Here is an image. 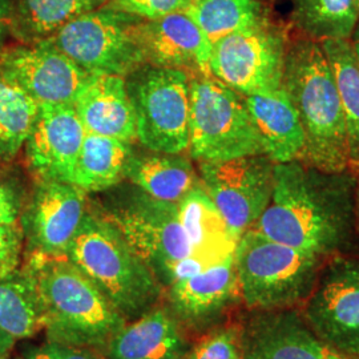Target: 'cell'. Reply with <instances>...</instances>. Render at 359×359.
<instances>
[{
	"instance_id": "obj_1",
	"label": "cell",
	"mask_w": 359,
	"mask_h": 359,
	"mask_svg": "<svg viewBox=\"0 0 359 359\" xmlns=\"http://www.w3.org/2000/svg\"><path fill=\"white\" fill-rule=\"evenodd\" d=\"M355 172H326L299 160L276 164L269 205L253 229L270 240L330 258L359 256Z\"/></svg>"
},
{
	"instance_id": "obj_2",
	"label": "cell",
	"mask_w": 359,
	"mask_h": 359,
	"mask_svg": "<svg viewBox=\"0 0 359 359\" xmlns=\"http://www.w3.org/2000/svg\"><path fill=\"white\" fill-rule=\"evenodd\" d=\"M283 88L304 129L299 161L326 172L350 169L341 95L321 41L298 32L289 38Z\"/></svg>"
},
{
	"instance_id": "obj_3",
	"label": "cell",
	"mask_w": 359,
	"mask_h": 359,
	"mask_svg": "<svg viewBox=\"0 0 359 359\" xmlns=\"http://www.w3.org/2000/svg\"><path fill=\"white\" fill-rule=\"evenodd\" d=\"M22 266L35 285L47 341L104 351L127 323L68 257L26 255Z\"/></svg>"
},
{
	"instance_id": "obj_4",
	"label": "cell",
	"mask_w": 359,
	"mask_h": 359,
	"mask_svg": "<svg viewBox=\"0 0 359 359\" xmlns=\"http://www.w3.org/2000/svg\"><path fill=\"white\" fill-rule=\"evenodd\" d=\"M118 313L133 321L160 305L164 289L105 213L88 210L68 252Z\"/></svg>"
},
{
	"instance_id": "obj_5",
	"label": "cell",
	"mask_w": 359,
	"mask_h": 359,
	"mask_svg": "<svg viewBox=\"0 0 359 359\" xmlns=\"http://www.w3.org/2000/svg\"><path fill=\"white\" fill-rule=\"evenodd\" d=\"M233 257L240 295L249 311L299 308L327 261L270 240L253 228L238 238Z\"/></svg>"
},
{
	"instance_id": "obj_6",
	"label": "cell",
	"mask_w": 359,
	"mask_h": 359,
	"mask_svg": "<svg viewBox=\"0 0 359 359\" xmlns=\"http://www.w3.org/2000/svg\"><path fill=\"white\" fill-rule=\"evenodd\" d=\"M189 154L197 163L265 154L244 96L209 74L189 76Z\"/></svg>"
},
{
	"instance_id": "obj_7",
	"label": "cell",
	"mask_w": 359,
	"mask_h": 359,
	"mask_svg": "<svg viewBox=\"0 0 359 359\" xmlns=\"http://www.w3.org/2000/svg\"><path fill=\"white\" fill-rule=\"evenodd\" d=\"M136 116L137 140L160 154L189 149L191 84L179 69L142 65L126 77Z\"/></svg>"
},
{
	"instance_id": "obj_8",
	"label": "cell",
	"mask_w": 359,
	"mask_h": 359,
	"mask_svg": "<svg viewBox=\"0 0 359 359\" xmlns=\"http://www.w3.org/2000/svg\"><path fill=\"white\" fill-rule=\"evenodd\" d=\"M139 20L104 6L74 19L48 41L90 75L127 77L145 65L135 35Z\"/></svg>"
},
{
	"instance_id": "obj_9",
	"label": "cell",
	"mask_w": 359,
	"mask_h": 359,
	"mask_svg": "<svg viewBox=\"0 0 359 359\" xmlns=\"http://www.w3.org/2000/svg\"><path fill=\"white\" fill-rule=\"evenodd\" d=\"M289 38L270 18L229 34L212 46L209 74L244 97L278 90Z\"/></svg>"
},
{
	"instance_id": "obj_10",
	"label": "cell",
	"mask_w": 359,
	"mask_h": 359,
	"mask_svg": "<svg viewBox=\"0 0 359 359\" xmlns=\"http://www.w3.org/2000/svg\"><path fill=\"white\" fill-rule=\"evenodd\" d=\"M105 215L115 222L164 290L173 281L180 264L196 256L181 224L177 204L154 200L142 192Z\"/></svg>"
},
{
	"instance_id": "obj_11",
	"label": "cell",
	"mask_w": 359,
	"mask_h": 359,
	"mask_svg": "<svg viewBox=\"0 0 359 359\" xmlns=\"http://www.w3.org/2000/svg\"><path fill=\"white\" fill-rule=\"evenodd\" d=\"M298 310L323 342L359 358V256L327 258Z\"/></svg>"
},
{
	"instance_id": "obj_12",
	"label": "cell",
	"mask_w": 359,
	"mask_h": 359,
	"mask_svg": "<svg viewBox=\"0 0 359 359\" xmlns=\"http://www.w3.org/2000/svg\"><path fill=\"white\" fill-rule=\"evenodd\" d=\"M276 163L266 154L198 163L201 185L238 241L269 205Z\"/></svg>"
},
{
	"instance_id": "obj_13",
	"label": "cell",
	"mask_w": 359,
	"mask_h": 359,
	"mask_svg": "<svg viewBox=\"0 0 359 359\" xmlns=\"http://www.w3.org/2000/svg\"><path fill=\"white\" fill-rule=\"evenodd\" d=\"M88 206L87 192L72 184L36 181L20 221L25 256H68Z\"/></svg>"
},
{
	"instance_id": "obj_14",
	"label": "cell",
	"mask_w": 359,
	"mask_h": 359,
	"mask_svg": "<svg viewBox=\"0 0 359 359\" xmlns=\"http://www.w3.org/2000/svg\"><path fill=\"white\" fill-rule=\"evenodd\" d=\"M0 71L38 105H74L90 76L48 40L6 47Z\"/></svg>"
},
{
	"instance_id": "obj_15",
	"label": "cell",
	"mask_w": 359,
	"mask_h": 359,
	"mask_svg": "<svg viewBox=\"0 0 359 359\" xmlns=\"http://www.w3.org/2000/svg\"><path fill=\"white\" fill-rule=\"evenodd\" d=\"M86 133L74 105H39L23 147L36 181L71 184Z\"/></svg>"
},
{
	"instance_id": "obj_16",
	"label": "cell",
	"mask_w": 359,
	"mask_h": 359,
	"mask_svg": "<svg viewBox=\"0 0 359 359\" xmlns=\"http://www.w3.org/2000/svg\"><path fill=\"white\" fill-rule=\"evenodd\" d=\"M241 326L245 359H359L323 342L298 309L250 311Z\"/></svg>"
},
{
	"instance_id": "obj_17",
	"label": "cell",
	"mask_w": 359,
	"mask_h": 359,
	"mask_svg": "<svg viewBox=\"0 0 359 359\" xmlns=\"http://www.w3.org/2000/svg\"><path fill=\"white\" fill-rule=\"evenodd\" d=\"M135 35L145 65L179 69L189 76L209 74L212 43L188 11L140 19Z\"/></svg>"
},
{
	"instance_id": "obj_18",
	"label": "cell",
	"mask_w": 359,
	"mask_h": 359,
	"mask_svg": "<svg viewBox=\"0 0 359 359\" xmlns=\"http://www.w3.org/2000/svg\"><path fill=\"white\" fill-rule=\"evenodd\" d=\"M168 308L185 327L215 325L240 295L233 253L164 290Z\"/></svg>"
},
{
	"instance_id": "obj_19",
	"label": "cell",
	"mask_w": 359,
	"mask_h": 359,
	"mask_svg": "<svg viewBox=\"0 0 359 359\" xmlns=\"http://www.w3.org/2000/svg\"><path fill=\"white\" fill-rule=\"evenodd\" d=\"M74 107L87 133L127 142L137 140L136 116L126 77L90 75Z\"/></svg>"
},
{
	"instance_id": "obj_20",
	"label": "cell",
	"mask_w": 359,
	"mask_h": 359,
	"mask_svg": "<svg viewBox=\"0 0 359 359\" xmlns=\"http://www.w3.org/2000/svg\"><path fill=\"white\" fill-rule=\"evenodd\" d=\"M189 347L184 326L168 306L157 305L127 322L104 353L109 359H184Z\"/></svg>"
},
{
	"instance_id": "obj_21",
	"label": "cell",
	"mask_w": 359,
	"mask_h": 359,
	"mask_svg": "<svg viewBox=\"0 0 359 359\" xmlns=\"http://www.w3.org/2000/svg\"><path fill=\"white\" fill-rule=\"evenodd\" d=\"M244 99L265 154L276 164L299 160L305 147L304 129L283 87Z\"/></svg>"
},
{
	"instance_id": "obj_22",
	"label": "cell",
	"mask_w": 359,
	"mask_h": 359,
	"mask_svg": "<svg viewBox=\"0 0 359 359\" xmlns=\"http://www.w3.org/2000/svg\"><path fill=\"white\" fill-rule=\"evenodd\" d=\"M126 179L154 200L179 204L180 201L201 185L192 161L182 154H133L129 158Z\"/></svg>"
},
{
	"instance_id": "obj_23",
	"label": "cell",
	"mask_w": 359,
	"mask_h": 359,
	"mask_svg": "<svg viewBox=\"0 0 359 359\" xmlns=\"http://www.w3.org/2000/svg\"><path fill=\"white\" fill-rule=\"evenodd\" d=\"M177 205L181 224L196 256L212 265L234 252L237 240L203 185L192 189Z\"/></svg>"
},
{
	"instance_id": "obj_24",
	"label": "cell",
	"mask_w": 359,
	"mask_h": 359,
	"mask_svg": "<svg viewBox=\"0 0 359 359\" xmlns=\"http://www.w3.org/2000/svg\"><path fill=\"white\" fill-rule=\"evenodd\" d=\"M108 6V0H13L11 35L32 44L52 38L79 16Z\"/></svg>"
},
{
	"instance_id": "obj_25",
	"label": "cell",
	"mask_w": 359,
	"mask_h": 359,
	"mask_svg": "<svg viewBox=\"0 0 359 359\" xmlns=\"http://www.w3.org/2000/svg\"><path fill=\"white\" fill-rule=\"evenodd\" d=\"M132 142L86 133L74 170L72 185L84 192H100L126 179Z\"/></svg>"
},
{
	"instance_id": "obj_26",
	"label": "cell",
	"mask_w": 359,
	"mask_h": 359,
	"mask_svg": "<svg viewBox=\"0 0 359 359\" xmlns=\"http://www.w3.org/2000/svg\"><path fill=\"white\" fill-rule=\"evenodd\" d=\"M333 68L345 117L348 168L359 169V65L350 39L322 40Z\"/></svg>"
},
{
	"instance_id": "obj_27",
	"label": "cell",
	"mask_w": 359,
	"mask_h": 359,
	"mask_svg": "<svg viewBox=\"0 0 359 359\" xmlns=\"http://www.w3.org/2000/svg\"><path fill=\"white\" fill-rule=\"evenodd\" d=\"M43 327L38 293L25 268L0 278V332L19 341L36 335Z\"/></svg>"
},
{
	"instance_id": "obj_28",
	"label": "cell",
	"mask_w": 359,
	"mask_h": 359,
	"mask_svg": "<svg viewBox=\"0 0 359 359\" xmlns=\"http://www.w3.org/2000/svg\"><path fill=\"white\" fill-rule=\"evenodd\" d=\"M355 0H293L290 22L314 40L350 39L358 23Z\"/></svg>"
},
{
	"instance_id": "obj_29",
	"label": "cell",
	"mask_w": 359,
	"mask_h": 359,
	"mask_svg": "<svg viewBox=\"0 0 359 359\" xmlns=\"http://www.w3.org/2000/svg\"><path fill=\"white\" fill-rule=\"evenodd\" d=\"M39 105L0 71V164H10L23 149Z\"/></svg>"
},
{
	"instance_id": "obj_30",
	"label": "cell",
	"mask_w": 359,
	"mask_h": 359,
	"mask_svg": "<svg viewBox=\"0 0 359 359\" xmlns=\"http://www.w3.org/2000/svg\"><path fill=\"white\" fill-rule=\"evenodd\" d=\"M187 11L212 46L229 34L269 18L261 0H192Z\"/></svg>"
},
{
	"instance_id": "obj_31",
	"label": "cell",
	"mask_w": 359,
	"mask_h": 359,
	"mask_svg": "<svg viewBox=\"0 0 359 359\" xmlns=\"http://www.w3.org/2000/svg\"><path fill=\"white\" fill-rule=\"evenodd\" d=\"M184 359H245L241 325L218 326L189 347Z\"/></svg>"
},
{
	"instance_id": "obj_32",
	"label": "cell",
	"mask_w": 359,
	"mask_h": 359,
	"mask_svg": "<svg viewBox=\"0 0 359 359\" xmlns=\"http://www.w3.org/2000/svg\"><path fill=\"white\" fill-rule=\"evenodd\" d=\"M7 164H0V224L20 225L26 206V191Z\"/></svg>"
},
{
	"instance_id": "obj_33",
	"label": "cell",
	"mask_w": 359,
	"mask_h": 359,
	"mask_svg": "<svg viewBox=\"0 0 359 359\" xmlns=\"http://www.w3.org/2000/svg\"><path fill=\"white\" fill-rule=\"evenodd\" d=\"M192 0H108V6L144 20L187 11Z\"/></svg>"
},
{
	"instance_id": "obj_34",
	"label": "cell",
	"mask_w": 359,
	"mask_h": 359,
	"mask_svg": "<svg viewBox=\"0 0 359 359\" xmlns=\"http://www.w3.org/2000/svg\"><path fill=\"white\" fill-rule=\"evenodd\" d=\"M25 261V236L20 225L0 224V278L22 268Z\"/></svg>"
},
{
	"instance_id": "obj_35",
	"label": "cell",
	"mask_w": 359,
	"mask_h": 359,
	"mask_svg": "<svg viewBox=\"0 0 359 359\" xmlns=\"http://www.w3.org/2000/svg\"><path fill=\"white\" fill-rule=\"evenodd\" d=\"M23 359H109L105 353L92 347L71 346L59 342L47 341L34 347Z\"/></svg>"
},
{
	"instance_id": "obj_36",
	"label": "cell",
	"mask_w": 359,
	"mask_h": 359,
	"mask_svg": "<svg viewBox=\"0 0 359 359\" xmlns=\"http://www.w3.org/2000/svg\"><path fill=\"white\" fill-rule=\"evenodd\" d=\"M13 29V0H0V53L7 47Z\"/></svg>"
},
{
	"instance_id": "obj_37",
	"label": "cell",
	"mask_w": 359,
	"mask_h": 359,
	"mask_svg": "<svg viewBox=\"0 0 359 359\" xmlns=\"http://www.w3.org/2000/svg\"><path fill=\"white\" fill-rule=\"evenodd\" d=\"M15 344L13 337L0 332V359H11Z\"/></svg>"
},
{
	"instance_id": "obj_38",
	"label": "cell",
	"mask_w": 359,
	"mask_h": 359,
	"mask_svg": "<svg viewBox=\"0 0 359 359\" xmlns=\"http://www.w3.org/2000/svg\"><path fill=\"white\" fill-rule=\"evenodd\" d=\"M350 43L353 46V50H354V53H355V57H357V62H358L359 65V20L357 26H355L354 32H353V35H351V38H350Z\"/></svg>"
},
{
	"instance_id": "obj_39",
	"label": "cell",
	"mask_w": 359,
	"mask_h": 359,
	"mask_svg": "<svg viewBox=\"0 0 359 359\" xmlns=\"http://www.w3.org/2000/svg\"><path fill=\"white\" fill-rule=\"evenodd\" d=\"M355 225L359 237V169L355 172Z\"/></svg>"
},
{
	"instance_id": "obj_40",
	"label": "cell",
	"mask_w": 359,
	"mask_h": 359,
	"mask_svg": "<svg viewBox=\"0 0 359 359\" xmlns=\"http://www.w3.org/2000/svg\"><path fill=\"white\" fill-rule=\"evenodd\" d=\"M355 6H357V10H358L359 13V0H355Z\"/></svg>"
}]
</instances>
